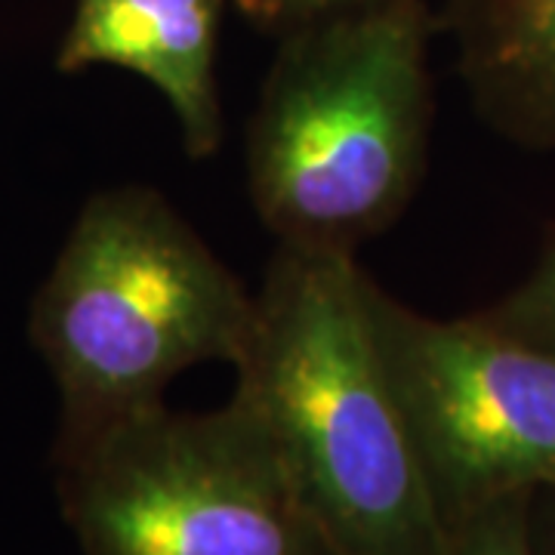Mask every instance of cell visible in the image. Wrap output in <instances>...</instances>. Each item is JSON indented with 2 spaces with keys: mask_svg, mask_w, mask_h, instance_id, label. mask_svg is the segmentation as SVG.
I'll return each instance as SVG.
<instances>
[{
  "mask_svg": "<svg viewBox=\"0 0 555 555\" xmlns=\"http://www.w3.org/2000/svg\"><path fill=\"white\" fill-rule=\"evenodd\" d=\"M250 321L254 294L160 192L96 195L35 306V339L65 404L62 438L164 404L195 364H235Z\"/></svg>",
  "mask_w": 555,
  "mask_h": 555,
  "instance_id": "3",
  "label": "cell"
},
{
  "mask_svg": "<svg viewBox=\"0 0 555 555\" xmlns=\"http://www.w3.org/2000/svg\"><path fill=\"white\" fill-rule=\"evenodd\" d=\"M438 25L460 75L500 133L555 149V0H444Z\"/></svg>",
  "mask_w": 555,
  "mask_h": 555,
  "instance_id": "7",
  "label": "cell"
},
{
  "mask_svg": "<svg viewBox=\"0 0 555 555\" xmlns=\"http://www.w3.org/2000/svg\"><path fill=\"white\" fill-rule=\"evenodd\" d=\"M238 13H244L259 28H269L278 35H287L299 25L327 20L346 10H358L377 0H229Z\"/></svg>",
  "mask_w": 555,
  "mask_h": 555,
  "instance_id": "10",
  "label": "cell"
},
{
  "mask_svg": "<svg viewBox=\"0 0 555 555\" xmlns=\"http://www.w3.org/2000/svg\"><path fill=\"white\" fill-rule=\"evenodd\" d=\"M349 250L278 244L232 404L334 555H438L444 518Z\"/></svg>",
  "mask_w": 555,
  "mask_h": 555,
  "instance_id": "1",
  "label": "cell"
},
{
  "mask_svg": "<svg viewBox=\"0 0 555 555\" xmlns=\"http://www.w3.org/2000/svg\"><path fill=\"white\" fill-rule=\"evenodd\" d=\"M550 500V521H546V534H540L537 528V540H540V553L555 555V494H543Z\"/></svg>",
  "mask_w": 555,
  "mask_h": 555,
  "instance_id": "11",
  "label": "cell"
},
{
  "mask_svg": "<svg viewBox=\"0 0 555 555\" xmlns=\"http://www.w3.org/2000/svg\"><path fill=\"white\" fill-rule=\"evenodd\" d=\"M436 31L426 0H377L281 35L247 130V192L278 244L356 254L411 204Z\"/></svg>",
  "mask_w": 555,
  "mask_h": 555,
  "instance_id": "2",
  "label": "cell"
},
{
  "mask_svg": "<svg viewBox=\"0 0 555 555\" xmlns=\"http://www.w3.org/2000/svg\"><path fill=\"white\" fill-rule=\"evenodd\" d=\"M62 503L83 555H334L232 401L62 438Z\"/></svg>",
  "mask_w": 555,
  "mask_h": 555,
  "instance_id": "4",
  "label": "cell"
},
{
  "mask_svg": "<svg viewBox=\"0 0 555 555\" xmlns=\"http://www.w3.org/2000/svg\"><path fill=\"white\" fill-rule=\"evenodd\" d=\"M478 315L509 331L513 337L555 352V241L516 291H509L491 309H481Z\"/></svg>",
  "mask_w": 555,
  "mask_h": 555,
  "instance_id": "9",
  "label": "cell"
},
{
  "mask_svg": "<svg viewBox=\"0 0 555 555\" xmlns=\"http://www.w3.org/2000/svg\"><path fill=\"white\" fill-rule=\"evenodd\" d=\"M379 349L448 521L513 494H555V352L488 318H429L377 281Z\"/></svg>",
  "mask_w": 555,
  "mask_h": 555,
  "instance_id": "5",
  "label": "cell"
},
{
  "mask_svg": "<svg viewBox=\"0 0 555 555\" xmlns=\"http://www.w3.org/2000/svg\"><path fill=\"white\" fill-rule=\"evenodd\" d=\"M534 506L537 494H513L448 521L438 555H543Z\"/></svg>",
  "mask_w": 555,
  "mask_h": 555,
  "instance_id": "8",
  "label": "cell"
},
{
  "mask_svg": "<svg viewBox=\"0 0 555 555\" xmlns=\"http://www.w3.org/2000/svg\"><path fill=\"white\" fill-rule=\"evenodd\" d=\"M229 0H75L62 72L115 65L149 80L177 115L189 158L217 155L225 133L217 83L219 20Z\"/></svg>",
  "mask_w": 555,
  "mask_h": 555,
  "instance_id": "6",
  "label": "cell"
}]
</instances>
